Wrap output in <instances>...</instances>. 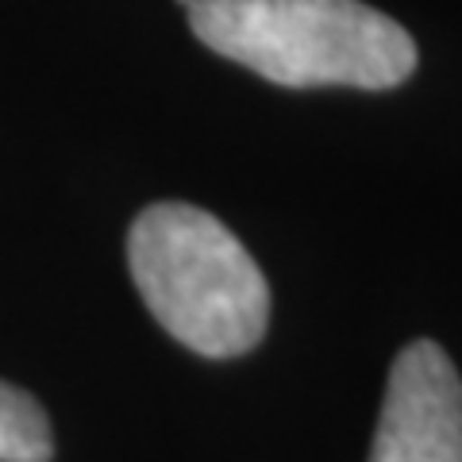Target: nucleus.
Listing matches in <instances>:
<instances>
[{"label": "nucleus", "mask_w": 462, "mask_h": 462, "mask_svg": "<svg viewBox=\"0 0 462 462\" xmlns=\"http://www.w3.org/2000/svg\"><path fill=\"white\" fill-rule=\"evenodd\" d=\"M208 51L289 89H393L416 69V42L363 0H189Z\"/></svg>", "instance_id": "obj_1"}, {"label": "nucleus", "mask_w": 462, "mask_h": 462, "mask_svg": "<svg viewBox=\"0 0 462 462\" xmlns=\"http://www.w3.org/2000/svg\"><path fill=\"white\" fill-rule=\"evenodd\" d=\"M127 266L173 339L205 358L254 351L270 324V285L251 251L212 212L162 200L135 216Z\"/></svg>", "instance_id": "obj_2"}, {"label": "nucleus", "mask_w": 462, "mask_h": 462, "mask_svg": "<svg viewBox=\"0 0 462 462\" xmlns=\"http://www.w3.org/2000/svg\"><path fill=\"white\" fill-rule=\"evenodd\" d=\"M370 462H462V378L439 343L393 358Z\"/></svg>", "instance_id": "obj_3"}, {"label": "nucleus", "mask_w": 462, "mask_h": 462, "mask_svg": "<svg viewBox=\"0 0 462 462\" xmlns=\"http://www.w3.org/2000/svg\"><path fill=\"white\" fill-rule=\"evenodd\" d=\"M54 436L42 404L20 385L0 382V462H51Z\"/></svg>", "instance_id": "obj_4"}]
</instances>
